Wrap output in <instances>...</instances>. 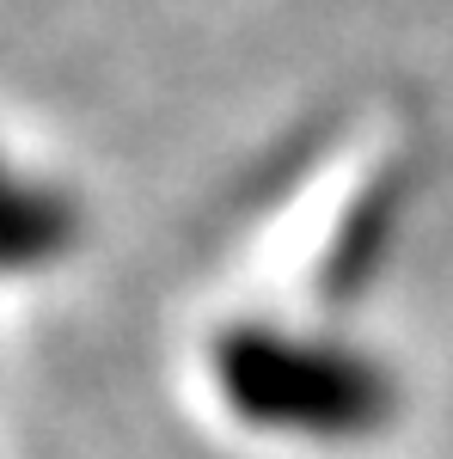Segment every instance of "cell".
Wrapping results in <instances>:
<instances>
[{
	"label": "cell",
	"mask_w": 453,
	"mask_h": 459,
	"mask_svg": "<svg viewBox=\"0 0 453 459\" xmlns=\"http://www.w3.org/2000/svg\"><path fill=\"white\" fill-rule=\"evenodd\" d=\"M214 386L240 423L294 441H368L398 417V380L368 350L282 325L221 331Z\"/></svg>",
	"instance_id": "cell-1"
}]
</instances>
